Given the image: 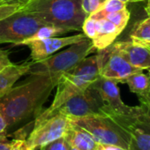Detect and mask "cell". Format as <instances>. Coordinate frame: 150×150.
I'll return each instance as SVG.
<instances>
[{
	"label": "cell",
	"mask_w": 150,
	"mask_h": 150,
	"mask_svg": "<svg viewBox=\"0 0 150 150\" xmlns=\"http://www.w3.org/2000/svg\"><path fill=\"white\" fill-rule=\"evenodd\" d=\"M29 74L25 81L0 96V113L4 116L8 128L30 117H36L57 87L46 73Z\"/></svg>",
	"instance_id": "1"
},
{
	"label": "cell",
	"mask_w": 150,
	"mask_h": 150,
	"mask_svg": "<svg viewBox=\"0 0 150 150\" xmlns=\"http://www.w3.org/2000/svg\"><path fill=\"white\" fill-rule=\"evenodd\" d=\"M82 0H30L20 10L29 13L46 25L71 31L82 30L88 15L83 11Z\"/></svg>",
	"instance_id": "2"
},
{
	"label": "cell",
	"mask_w": 150,
	"mask_h": 150,
	"mask_svg": "<svg viewBox=\"0 0 150 150\" xmlns=\"http://www.w3.org/2000/svg\"><path fill=\"white\" fill-rule=\"evenodd\" d=\"M96 48L92 40L85 37L84 39L69 45L66 50L51 55L46 59L39 62L31 63V69L28 73L43 72L50 75L52 81L57 84L59 78L65 72L71 71L83 58L95 51Z\"/></svg>",
	"instance_id": "3"
},
{
	"label": "cell",
	"mask_w": 150,
	"mask_h": 150,
	"mask_svg": "<svg viewBox=\"0 0 150 150\" xmlns=\"http://www.w3.org/2000/svg\"><path fill=\"white\" fill-rule=\"evenodd\" d=\"M71 121L88 131L99 144L129 148V132L110 116L94 115Z\"/></svg>",
	"instance_id": "4"
},
{
	"label": "cell",
	"mask_w": 150,
	"mask_h": 150,
	"mask_svg": "<svg viewBox=\"0 0 150 150\" xmlns=\"http://www.w3.org/2000/svg\"><path fill=\"white\" fill-rule=\"evenodd\" d=\"M106 112L107 106L105 103L97 89L91 85L87 89L68 98L52 115L60 113L67 117L70 120H73L94 115L104 116Z\"/></svg>",
	"instance_id": "5"
},
{
	"label": "cell",
	"mask_w": 150,
	"mask_h": 150,
	"mask_svg": "<svg viewBox=\"0 0 150 150\" xmlns=\"http://www.w3.org/2000/svg\"><path fill=\"white\" fill-rule=\"evenodd\" d=\"M43 25L46 24L38 17L19 10L0 21V44L13 43L20 45Z\"/></svg>",
	"instance_id": "6"
},
{
	"label": "cell",
	"mask_w": 150,
	"mask_h": 150,
	"mask_svg": "<svg viewBox=\"0 0 150 150\" xmlns=\"http://www.w3.org/2000/svg\"><path fill=\"white\" fill-rule=\"evenodd\" d=\"M70 125V119L56 113L42 120H35L33 129L27 138L30 146L34 149H41L46 145L63 138Z\"/></svg>",
	"instance_id": "7"
},
{
	"label": "cell",
	"mask_w": 150,
	"mask_h": 150,
	"mask_svg": "<svg viewBox=\"0 0 150 150\" xmlns=\"http://www.w3.org/2000/svg\"><path fill=\"white\" fill-rule=\"evenodd\" d=\"M92 86L97 89L107 106L106 115L131 116L135 113L137 106H128L122 101L117 81L101 76Z\"/></svg>",
	"instance_id": "8"
},
{
	"label": "cell",
	"mask_w": 150,
	"mask_h": 150,
	"mask_svg": "<svg viewBox=\"0 0 150 150\" xmlns=\"http://www.w3.org/2000/svg\"><path fill=\"white\" fill-rule=\"evenodd\" d=\"M87 37L84 34H80L71 36H64V37H50L43 40L31 41L25 43L26 46H28L31 50V58L33 63L42 61L46 59L50 56L53 55L57 50L71 45L82 39Z\"/></svg>",
	"instance_id": "9"
},
{
	"label": "cell",
	"mask_w": 150,
	"mask_h": 150,
	"mask_svg": "<svg viewBox=\"0 0 150 150\" xmlns=\"http://www.w3.org/2000/svg\"><path fill=\"white\" fill-rule=\"evenodd\" d=\"M107 56L101 70V76L123 83L131 74L142 71L143 70L134 67L124 59L119 54L107 47Z\"/></svg>",
	"instance_id": "10"
},
{
	"label": "cell",
	"mask_w": 150,
	"mask_h": 150,
	"mask_svg": "<svg viewBox=\"0 0 150 150\" xmlns=\"http://www.w3.org/2000/svg\"><path fill=\"white\" fill-rule=\"evenodd\" d=\"M110 47L134 67L150 69V47L132 41L113 42Z\"/></svg>",
	"instance_id": "11"
},
{
	"label": "cell",
	"mask_w": 150,
	"mask_h": 150,
	"mask_svg": "<svg viewBox=\"0 0 150 150\" xmlns=\"http://www.w3.org/2000/svg\"><path fill=\"white\" fill-rule=\"evenodd\" d=\"M125 127L130 134L128 150H150V133L139 127L134 122L132 115H108Z\"/></svg>",
	"instance_id": "12"
},
{
	"label": "cell",
	"mask_w": 150,
	"mask_h": 150,
	"mask_svg": "<svg viewBox=\"0 0 150 150\" xmlns=\"http://www.w3.org/2000/svg\"><path fill=\"white\" fill-rule=\"evenodd\" d=\"M64 138L71 146L79 150H96L100 145L88 131L71 120Z\"/></svg>",
	"instance_id": "13"
},
{
	"label": "cell",
	"mask_w": 150,
	"mask_h": 150,
	"mask_svg": "<svg viewBox=\"0 0 150 150\" xmlns=\"http://www.w3.org/2000/svg\"><path fill=\"white\" fill-rule=\"evenodd\" d=\"M121 32L110 21L104 18L96 20V35L92 39L94 47L97 50L106 49L114 42Z\"/></svg>",
	"instance_id": "14"
},
{
	"label": "cell",
	"mask_w": 150,
	"mask_h": 150,
	"mask_svg": "<svg viewBox=\"0 0 150 150\" xmlns=\"http://www.w3.org/2000/svg\"><path fill=\"white\" fill-rule=\"evenodd\" d=\"M31 65V63L21 64L12 63L0 71V96L8 92L23 75L28 74Z\"/></svg>",
	"instance_id": "15"
},
{
	"label": "cell",
	"mask_w": 150,
	"mask_h": 150,
	"mask_svg": "<svg viewBox=\"0 0 150 150\" xmlns=\"http://www.w3.org/2000/svg\"><path fill=\"white\" fill-rule=\"evenodd\" d=\"M123 83H126L131 92L138 97H145L150 95V73L145 74L142 71L135 72L128 76Z\"/></svg>",
	"instance_id": "16"
},
{
	"label": "cell",
	"mask_w": 150,
	"mask_h": 150,
	"mask_svg": "<svg viewBox=\"0 0 150 150\" xmlns=\"http://www.w3.org/2000/svg\"><path fill=\"white\" fill-rule=\"evenodd\" d=\"M132 42L146 46H150V18L137 23L130 34Z\"/></svg>",
	"instance_id": "17"
},
{
	"label": "cell",
	"mask_w": 150,
	"mask_h": 150,
	"mask_svg": "<svg viewBox=\"0 0 150 150\" xmlns=\"http://www.w3.org/2000/svg\"><path fill=\"white\" fill-rule=\"evenodd\" d=\"M65 33H68L66 29H64L59 27L51 26V25H43L41 28H38V30L31 35L28 39L22 42L20 45H25V43L31 42V41H37V40H43L50 37H55L57 35H64Z\"/></svg>",
	"instance_id": "18"
},
{
	"label": "cell",
	"mask_w": 150,
	"mask_h": 150,
	"mask_svg": "<svg viewBox=\"0 0 150 150\" xmlns=\"http://www.w3.org/2000/svg\"><path fill=\"white\" fill-rule=\"evenodd\" d=\"M126 8V4L121 0H106L100 10L89 15L90 18L99 20L104 18L107 14Z\"/></svg>",
	"instance_id": "19"
},
{
	"label": "cell",
	"mask_w": 150,
	"mask_h": 150,
	"mask_svg": "<svg viewBox=\"0 0 150 150\" xmlns=\"http://www.w3.org/2000/svg\"><path fill=\"white\" fill-rule=\"evenodd\" d=\"M104 19L110 21L111 23H113L119 30L123 31L125 29V28L126 27L129 19H130V13L129 11L125 8L111 13L107 14Z\"/></svg>",
	"instance_id": "20"
},
{
	"label": "cell",
	"mask_w": 150,
	"mask_h": 150,
	"mask_svg": "<svg viewBox=\"0 0 150 150\" xmlns=\"http://www.w3.org/2000/svg\"><path fill=\"white\" fill-rule=\"evenodd\" d=\"M134 122L139 127L150 133V115L144 112L140 106H137V110L133 115H132Z\"/></svg>",
	"instance_id": "21"
},
{
	"label": "cell",
	"mask_w": 150,
	"mask_h": 150,
	"mask_svg": "<svg viewBox=\"0 0 150 150\" xmlns=\"http://www.w3.org/2000/svg\"><path fill=\"white\" fill-rule=\"evenodd\" d=\"M106 0H82L81 6L83 11L89 16L102 8Z\"/></svg>",
	"instance_id": "22"
},
{
	"label": "cell",
	"mask_w": 150,
	"mask_h": 150,
	"mask_svg": "<svg viewBox=\"0 0 150 150\" xmlns=\"http://www.w3.org/2000/svg\"><path fill=\"white\" fill-rule=\"evenodd\" d=\"M82 31L88 38L94 39L96 35V20L88 16L82 25Z\"/></svg>",
	"instance_id": "23"
},
{
	"label": "cell",
	"mask_w": 150,
	"mask_h": 150,
	"mask_svg": "<svg viewBox=\"0 0 150 150\" xmlns=\"http://www.w3.org/2000/svg\"><path fill=\"white\" fill-rule=\"evenodd\" d=\"M70 148L71 146L63 137L46 145L45 146L42 147L41 150H70Z\"/></svg>",
	"instance_id": "24"
},
{
	"label": "cell",
	"mask_w": 150,
	"mask_h": 150,
	"mask_svg": "<svg viewBox=\"0 0 150 150\" xmlns=\"http://www.w3.org/2000/svg\"><path fill=\"white\" fill-rule=\"evenodd\" d=\"M21 9V6L18 5H10L4 4L0 6V21L6 19V17L12 15L13 13L18 12Z\"/></svg>",
	"instance_id": "25"
},
{
	"label": "cell",
	"mask_w": 150,
	"mask_h": 150,
	"mask_svg": "<svg viewBox=\"0 0 150 150\" xmlns=\"http://www.w3.org/2000/svg\"><path fill=\"white\" fill-rule=\"evenodd\" d=\"M11 150H34L28 144L27 139L19 138L12 140Z\"/></svg>",
	"instance_id": "26"
},
{
	"label": "cell",
	"mask_w": 150,
	"mask_h": 150,
	"mask_svg": "<svg viewBox=\"0 0 150 150\" xmlns=\"http://www.w3.org/2000/svg\"><path fill=\"white\" fill-rule=\"evenodd\" d=\"M11 64H12V62L10 61L8 51L3 50L0 49V71Z\"/></svg>",
	"instance_id": "27"
},
{
	"label": "cell",
	"mask_w": 150,
	"mask_h": 150,
	"mask_svg": "<svg viewBox=\"0 0 150 150\" xmlns=\"http://www.w3.org/2000/svg\"><path fill=\"white\" fill-rule=\"evenodd\" d=\"M139 100L140 102V108L142 110L150 115V96L139 97Z\"/></svg>",
	"instance_id": "28"
},
{
	"label": "cell",
	"mask_w": 150,
	"mask_h": 150,
	"mask_svg": "<svg viewBox=\"0 0 150 150\" xmlns=\"http://www.w3.org/2000/svg\"><path fill=\"white\" fill-rule=\"evenodd\" d=\"M12 141H9L7 135L0 136V150H11Z\"/></svg>",
	"instance_id": "29"
},
{
	"label": "cell",
	"mask_w": 150,
	"mask_h": 150,
	"mask_svg": "<svg viewBox=\"0 0 150 150\" xmlns=\"http://www.w3.org/2000/svg\"><path fill=\"white\" fill-rule=\"evenodd\" d=\"M7 124L4 117V116L0 113V136L1 135H7Z\"/></svg>",
	"instance_id": "30"
},
{
	"label": "cell",
	"mask_w": 150,
	"mask_h": 150,
	"mask_svg": "<svg viewBox=\"0 0 150 150\" xmlns=\"http://www.w3.org/2000/svg\"><path fill=\"white\" fill-rule=\"evenodd\" d=\"M5 4H10V5H18L19 6L23 7L25 5H27L30 0H2Z\"/></svg>",
	"instance_id": "31"
},
{
	"label": "cell",
	"mask_w": 150,
	"mask_h": 150,
	"mask_svg": "<svg viewBox=\"0 0 150 150\" xmlns=\"http://www.w3.org/2000/svg\"><path fill=\"white\" fill-rule=\"evenodd\" d=\"M101 146H102L103 150H126V149H124V148H121V147H118V146H109V145H102L101 144Z\"/></svg>",
	"instance_id": "32"
},
{
	"label": "cell",
	"mask_w": 150,
	"mask_h": 150,
	"mask_svg": "<svg viewBox=\"0 0 150 150\" xmlns=\"http://www.w3.org/2000/svg\"><path fill=\"white\" fill-rule=\"evenodd\" d=\"M145 11L147 13L148 17L150 18V0H147V4H146V6L145 8Z\"/></svg>",
	"instance_id": "33"
},
{
	"label": "cell",
	"mask_w": 150,
	"mask_h": 150,
	"mask_svg": "<svg viewBox=\"0 0 150 150\" xmlns=\"http://www.w3.org/2000/svg\"><path fill=\"white\" fill-rule=\"evenodd\" d=\"M121 1L125 2V4L127 3H136V2H142V1H146V0H121Z\"/></svg>",
	"instance_id": "34"
},
{
	"label": "cell",
	"mask_w": 150,
	"mask_h": 150,
	"mask_svg": "<svg viewBox=\"0 0 150 150\" xmlns=\"http://www.w3.org/2000/svg\"><path fill=\"white\" fill-rule=\"evenodd\" d=\"M70 150H79V149H78V148H76V147H73V146H71Z\"/></svg>",
	"instance_id": "35"
},
{
	"label": "cell",
	"mask_w": 150,
	"mask_h": 150,
	"mask_svg": "<svg viewBox=\"0 0 150 150\" xmlns=\"http://www.w3.org/2000/svg\"><path fill=\"white\" fill-rule=\"evenodd\" d=\"M96 150H103V149H102V146H101V144L99 145V146H98V148H97Z\"/></svg>",
	"instance_id": "36"
},
{
	"label": "cell",
	"mask_w": 150,
	"mask_h": 150,
	"mask_svg": "<svg viewBox=\"0 0 150 150\" xmlns=\"http://www.w3.org/2000/svg\"><path fill=\"white\" fill-rule=\"evenodd\" d=\"M4 4H5V3L2 1V0H0V6H1V5H4Z\"/></svg>",
	"instance_id": "37"
},
{
	"label": "cell",
	"mask_w": 150,
	"mask_h": 150,
	"mask_svg": "<svg viewBox=\"0 0 150 150\" xmlns=\"http://www.w3.org/2000/svg\"><path fill=\"white\" fill-rule=\"evenodd\" d=\"M149 73H150V69H149Z\"/></svg>",
	"instance_id": "38"
},
{
	"label": "cell",
	"mask_w": 150,
	"mask_h": 150,
	"mask_svg": "<svg viewBox=\"0 0 150 150\" xmlns=\"http://www.w3.org/2000/svg\"><path fill=\"white\" fill-rule=\"evenodd\" d=\"M149 96H150V95H149Z\"/></svg>",
	"instance_id": "39"
},
{
	"label": "cell",
	"mask_w": 150,
	"mask_h": 150,
	"mask_svg": "<svg viewBox=\"0 0 150 150\" xmlns=\"http://www.w3.org/2000/svg\"><path fill=\"white\" fill-rule=\"evenodd\" d=\"M149 47H150V46H149Z\"/></svg>",
	"instance_id": "40"
}]
</instances>
